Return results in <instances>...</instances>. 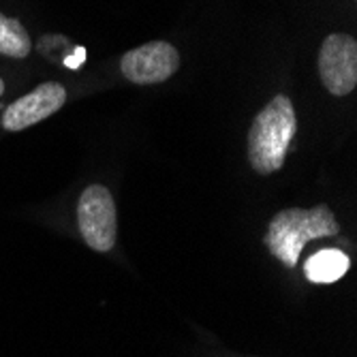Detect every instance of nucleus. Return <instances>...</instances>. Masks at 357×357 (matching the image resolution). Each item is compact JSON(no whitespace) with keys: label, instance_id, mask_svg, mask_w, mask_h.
<instances>
[{"label":"nucleus","instance_id":"obj_1","mask_svg":"<svg viewBox=\"0 0 357 357\" xmlns=\"http://www.w3.org/2000/svg\"><path fill=\"white\" fill-rule=\"evenodd\" d=\"M298 118L289 96L276 94L274 99L259 112L248 131V160L250 167L270 176L284 165L289 146L294 142Z\"/></svg>","mask_w":357,"mask_h":357},{"label":"nucleus","instance_id":"obj_2","mask_svg":"<svg viewBox=\"0 0 357 357\" xmlns=\"http://www.w3.org/2000/svg\"><path fill=\"white\" fill-rule=\"evenodd\" d=\"M336 234L338 222L334 218V212L326 204H319L310 210H280L270 220L264 242L270 248V252L276 259H280L287 268H296L306 242L317 238H330Z\"/></svg>","mask_w":357,"mask_h":357},{"label":"nucleus","instance_id":"obj_3","mask_svg":"<svg viewBox=\"0 0 357 357\" xmlns=\"http://www.w3.org/2000/svg\"><path fill=\"white\" fill-rule=\"evenodd\" d=\"M79 234L92 250L107 252L116 244L118 216L112 192L103 184H90L77 202Z\"/></svg>","mask_w":357,"mask_h":357},{"label":"nucleus","instance_id":"obj_4","mask_svg":"<svg viewBox=\"0 0 357 357\" xmlns=\"http://www.w3.org/2000/svg\"><path fill=\"white\" fill-rule=\"evenodd\" d=\"M319 77L334 96H344L357 86V41L334 32L319 50Z\"/></svg>","mask_w":357,"mask_h":357},{"label":"nucleus","instance_id":"obj_5","mask_svg":"<svg viewBox=\"0 0 357 357\" xmlns=\"http://www.w3.org/2000/svg\"><path fill=\"white\" fill-rule=\"evenodd\" d=\"M122 75L139 86L160 84L180 69V54L167 41H150L128 50L120 60Z\"/></svg>","mask_w":357,"mask_h":357},{"label":"nucleus","instance_id":"obj_6","mask_svg":"<svg viewBox=\"0 0 357 357\" xmlns=\"http://www.w3.org/2000/svg\"><path fill=\"white\" fill-rule=\"evenodd\" d=\"M64 103H67V90L58 82H45L32 92L24 94L22 99L13 101L3 114L5 131H24V128L37 124L50 116H54Z\"/></svg>","mask_w":357,"mask_h":357},{"label":"nucleus","instance_id":"obj_7","mask_svg":"<svg viewBox=\"0 0 357 357\" xmlns=\"http://www.w3.org/2000/svg\"><path fill=\"white\" fill-rule=\"evenodd\" d=\"M349 270V257L336 248H323L306 261V276L310 282L328 284L342 278Z\"/></svg>","mask_w":357,"mask_h":357},{"label":"nucleus","instance_id":"obj_8","mask_svg":"<svg viewBox=\"0 0 357 357\" xmlns=\"http://www.w3.org/2000/svg\"><path fill=\"white\" fill-rule=\"evenodd\" d=\"M32 41L20 20L0 13V54L9 58H26Z\"/></svg>","mask_w":357,"mask_h":357},{"label":"nucleus","instance_id":"obj_9","mask_svg":"<svg viewBox=\"0 0 357 357\" xmlns=\"http://www.w3.org/2000/svg\"><path fill=\"white\" fill-rule=\"evenodd\" d=\"M5 94V82H3V77H0V96Z\"/></svg>","mask_w":357,"mask_h":357}]
</instances>
